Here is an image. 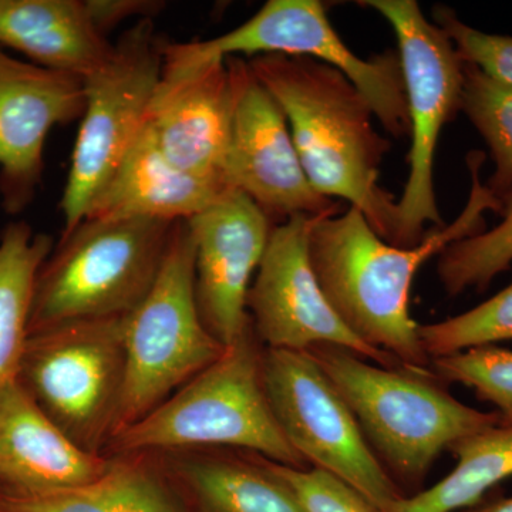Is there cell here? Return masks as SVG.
Instances as JSON below:
<instances>
[{"instance_id": "21", "label": "cell", "mask_w": 512, "mask_h": 512, "mask_svg": "<svg viewBox=\"0 0 512 512\" xmlns=\"http://www.w3.org/2000/svg\"><path fill=\"white\" fill-rule=\"evenodd\" d=\"M456 466L439 483L400 498L390 512H461L512 477V426L497 424L450 447Z\"/></svg>"}, {"instance_id": "13", "label": "cell", "mask_w": 512, "mask_h": 512, "mask_svg": "<svg viewBox=\"0 0 512 512\" xmlns=\"http://www.w3.org/2000/svg\"><path fill=\"white\" fill-rule=\"evenodd\" d=\"M234 87V116L225 178L231 190L242 192L268 217L288 220L336 214L338 202L313 188L284 111L259 83L248 60L228 57Z\"/></svg>"}, {"instance_id": "25", "label": "cell", "mask_w": 512, "mask_h": 512, "mask_svg": "<svg viewBox=\"0 0 512 512\" xmlns=\"http://www.w3.org/2000/svg\"><path fill=\"white\" fill-rule=\"evenodd\" d=\"M503 220L490 231L460 239L439 255L437 274L447 295L484 291L512 265V190L501 200Z\"/></svg>"}, {"instance_id": "15", "label": "cell", "mask_w": 512, "mask_h": 512, "mask_svg": "<svg viewBox=\"0 0 512 512\" xmlns=\"http://www.w3.org/2000/svg\"><path fill=\"white\" fill-rule=\"evenodd\" d=\"M232 116L234 87L227 59L195 63L164 60L147 123L171 163L229 187L225 165Z\"/></svg>"}, {"instance_id": "5", "label": "cell", "mask_w": 512, "mask_h": 512, "mask_svg": "<svg viewBox=\"0 0 512 512\" xmlns=\"http://www.w3.org/2000/svg\"><path fill=\"white\" fill-rule=\"evenodd\" d=\"M174 224L84 220L60 239L40 271L29 335L74 320L130 315L156 282Z\"/></svg>"}, {"instance_id": "12", "label": "cell", "mask_w": 512, "mask_h": 512, "mask_svg": "<svg viewBox=\"0 0 512 512\" xmlns=\"http://www.w3.org/2000/svg\"><path fill=\"white\" fill-rule=\"evenodd\" d=\"M311 215H292L272 227L249 288L247 309L265 349L309 352L319 346L349 350L376 365L400 366L353 335L320 288L309 256Z\"/></svg>"}, {"instance_id": "28", "label": "cell", "mask_w": 512, "mask_h": 512, "mask_svg": "<svg viewBox=\"0 0 512 512\" xmlns=\"http://www.w3.org/2000/svg\"><path fill=\"white\" fill-rule=\"evenodd\" d=\"M433 15L436 25L446 33L463 62L474 64L498 82L512 86L511 36L481 32L460 20L447 6H437Z\"/></svg>"}, {"instance_id": "17", "label": "cell", "mask_w": 512, "mask_h": 512, "mask_svg": "<svg viewBox=\"0 0 512 512\" xmlns=\"http://www.w3.org/2000/svg\"><path fill=\"white\" fill-rule=\"evenodd\" d=\"M113 458L87 453L47 417L18 377L0 387V484L46 495L99 480Z\"/></svg>"}, {"instance_id": "30", "label": "cell", "mask_w": 512, "mask_h": 512, "mask_svg": "<svg viewBox=\"0 0 512 512\" xmlns=\"http://www.w3.org/2000/svg\"><path fill=\"white\" fill-rule=\"evenodd\" d=\"M96 28L107 36L111 29L130 18L151 19L164 3L150 0H84Z\"/></svg>"}, {"instance_id": "16", "label": "cell", "mask_w": 512, "mask_h": 512, "mask_svg": "<svg viewBox=\"0 0 512 512\" xmlns=\"http://www.w3.org/2000/svg\"><path fill=\"white\" fill-rule=\"evenodd\" d=\"M83 79L23 63L0 49V170L6 201L20 207L43 168L47 136L82 117Z\"/></svg>"}, {"instance_id": "31", "label": "cell", "mask_w": 512, "mask_h": 512, "mask_svg": "<svg viewBox=\"0 0 512 512\" xmlns=\"http://www.w3.org/2000/svg\"><path fill=\"white\" fill-rule=\"evenodd\" d=\"M461 512H512V495L494 498L491 501H481L476 507Z\"/></svg>"}, {"instance_id": "20", "label": "cell", "mask_w": 512, "mask_h": 512, "mask_svg": "<svg viewBox=\"0 0 512 512\" xmlns=\"http://www.w3.org/2000/svg\"><path fill=\"white\" fill-rule=\"evenodd\" d=\"M165 466L208 512H306L264 457L168 451Z\"/></svg>"}, {"instance_id": "10", "label": "cell", "mask_w": 512, "mask_h": 512, "mask_svg": "<svg viewBox=\"0 0 512 512\" xmlns=\"http://www.w3.org/2000/svg\"><path fill=\"white\" fill-rule=\"evenodd\" d=\"M164 42L140 19L114 43L103 66L83 79L84 111L62 197V238L72 234L147 123L164 66Z\"/></svg>"}, {"instance_id": "22", "label": "cell", "mask_w": 512, "mask_h": 512, "mask_svg": "<svg viewBox=\"0 0 512 512\" xmlns=\"http://www.w3.org/2000/svg\"><path fill=\"white\" fill-rule=\"evenodd\" d=\"M52 249V238L25 222L8 225L0 237V387L18 377L37 278Z\"/></svg>"}, {"instance_id": "11", "label": "cell", "mask_w": 512, "mask_h": 512, "mask_svg": "<svg viewBox=\"0 0 512 512\" xmlns=\"http://www.w3.org/2000/svg\"><path fill=\"white\" fill-rule=\"evenodd\" d=\"M262 377L286 440L306 464L339 478L380 512L403 498L348 403L311 352L264 349Z\"/></svg>"}, {"instance_id": "26", "label": "cell", "mask_w": 512, "mask_h": 512, "mask_svg": "<svg viewBox=\"0 0 512 512\" xmlns=\"http://www.w3.org/2000/svg\"><path fill=\"white\" fill-rule=\"evenodd\" d=\"M419 333L430 359L512 342V282L470 311L420 325Z\"/></svg>"}, {"instance_id": "3", "label": "cell", "mask_w": 512, "mask_h": 512, "mask_svg": "<svg viewBox=\"0 0 512 512\" xmlns=\"http://www.w3.org/2000/svg\"><path fill=\"white\" fill-rule=\"evenodd\" d=\"M309 352L348 403L367 443L397 485L420 487L444 450L501 424L497 413L451 396L431 369L380 366L332 346Z\"/></svg>"}, {"instance_id": "8", "label": "cell", "mask_w": 512, "mask_h": 512, "mask_svg": "<svg viewBox=\"0 0 512 512\" xmlns=\"http://www.w3.org/2000/svg\"><path fill=\"white\" fill-rule=\"evenodd\" d=\"M379 12L399 43L412 147L409 177L396 202V225L390 244L416 247L426 224L444 227L434 191V158L441 130L461 111L464 62L446 33L433 25L414 0L359 2Z\"/></svg>"}, {"instance_id": "7", "label": "cell", "mask_w": 512, "mask_h": 512, "mask_svg": "<svg viewBox=\"0 0 512 512\" xmlns=\"http://www.w3.org/2000/svg\"><path fill=\"white\" fill-rule=\"evenodd\" d=\"M124 318L74 320L29 335L18 379L87 453L104 456L116 431L124 377Z\"/></svg>"}, {"instance_id": "1", "label": "cell", "mask_w": 512, "mask_h": 512, "mask_svg": "<svg viewBox=\"0 0 512 512\" xmlns=\"http://www.w3.org/2000/svg\"><path fill=\"white\" fill-rule=\"evenodd\" d=\"M470 197L460 217L436 228L416 247L384 241L357 208L319 215L309 232V256L320 288L350 332L400 366L429 370L431 359L410 311L421 266L454 242L484 231L485 211L501 202L481 183L483 153L468 156Z\"/></svg>"}, {"instance_id": "2", "label": "cell", "mask_w": 512, "mask_h": 512, "mask_svg": "<svg viewBox=\"0 0 512 512\" xmlns=\"http://www.w3.org/2000/svg\"><path fill=\"white\" fill-rule=\"evenodd\" d=\"M248 63L284 111L313 188L349 201L380 238L392 241L396 202L379 185L390 141L373 126L365 96L339 70L309 57L262 55Z\"/></svg>"}, {"instance_id": "24", "label": "cell", "mask_w": 512, "mask_h": 512, "mask_svg": "<svg viewBox=\"0 0 512 512\" xmlns=\"http://www.w3.org/2000/svg\"><path fill=\"white\" fill-rule=\"evenodd\" d=\"M461 113L490 148L495 168L485 187L501 202L512 190V86L464 62Z\"/></svg>"}, {"instance_id": "29", "label": "cell", "mask_w": 512, "mask_h": 512, "mask_svg": "<svg viewBox=\"0 0 512 512\" xmlns=\"http://www.w3.org/2000/svg\"><path fill=\"white\" fill-rule=\"evenodd\" d=\"M264 460L269 470L291 488L306 512H380L350 485L325 471L282 466Z\"/></svg>"}, {"instance_id": "27", "label": "cell", "mask_w": 512, "mask_h": 512, "mask_svg": "<svg viewBox=\"0 0 512 512\" xmlns=\"http://www.w3.org/2000/svg\"><path fill=\"white\" fill-rule=\"evenodd\" d=\"M441 382L456 383L494 406L501 424L512 426V350L483 346L431 359Z\"/></svg>"}, {"instance_id": "4", "label": "cell", "mask_w": 512, "mask_h": 512, "mask_svg": "<svg viewBox=\"0 0 512 512\" xmlns=\"http://www.w3.org/2000/svg\"><path fill=\"white\" fill-rule=\"evenodd\" d=\"M252 325L222 355L143 419L117 433L116 457L201 447H232L282 464H308L286 440L266 396L262 356Z\"/></svg>"}, {"instance_id": "6", "label": "cell", "mask_w": 512, "mask_h": 512, "mask_svg": "<svg viewBox=\"0 0 512 512\" xmlns=\"http://www.w3.org/2000/svg\"><path fill=\"white\" fill-rule=\"evenodd\" d=\"M124 349L126 377L114 436L157 409L224 352L198 309L187 221L175 222L156 282L124 319Z\"/></svg>"}, {"instance_id": "9", "label": "cell", "mask_w": 512, "mask_h": 512, "mask_svg": "<svg viewBox=\"0 0 512 512\" xmlns=\"http://www.w3.org/2000/svg\"><path fill=\"white\" fill-rule=\"evenodd\" d=\"M286 55L309 57L339 70L355 84L384 130L393 137L410 134L406 84L399 52L386 50L362 59L330 25L318 0H269L238 28L201 42L167 43L170 62L194 63L228 57Z\"/></svg>"}, {"instance_id": "14", "label": "cell", "mask_w": 512, "mask_h": 512, "mask_svg": "<svg viewBox=\"0 0 512 512\" xmlns=\"http://www.w3.org/2000/svg\"><path fill=\"white\" fill-rule=\"evenodd\" d=\"M187 224L202 322L227 348L251 326L248 292L268 245L271 221L251 198L231 191Z\"/></svg>"}, {"instance_id": "19", "label": "cell", "mask_w": 512, "mask_h": 512, "mask_svg": "<svg viewBox=\"0 0 512 512\" xmlns=\"http://www.w3.org/2000/svg\"><path fill=\"white\" fill-rule=\"evenodd\" d=\"M0 46L80 79L100 69L114 50L83 0H0Z\"/></svg>"}, {"instance_id": "18", "label": "cell", "mask_w": 512, "mask_h": 512, "mask_svg": "<svg viewBox=\"0 0 512 512\" xmlns=\"http://www.w3.org/2000/svg\"><path fill=\"white\" fill-rule=\"evenodd\" d=\"M231 191L221 181L171 163L146 123L84 220L147 218L174 224L191 220Z\"/></svg>"}, {"instance_id": "23", "label": "cell", "mask_w": 512, "mask_h": 512, "mask_svg": "<svg viewBox=\"0 0 512 512\" xmlns=\"http://www.w3.org/2000/svg\"><path fill=\"white\" fill-rule=\"evenodd\" d=\"M0 512H177L158 478L140 456L113 458L93 483L60 493L0 494Z\"/></svg>"}]
</instances>
